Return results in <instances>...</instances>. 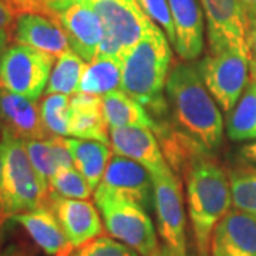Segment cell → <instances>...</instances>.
Segmentation results:
<instances>
[{
    "mask_svg": "<svg viewBox=\"0 0 256 256\" xmlns=\"http://www.w3.org/2000/svg\"><path fill=\"white\" fill-rule=\"evenodd\" d=\"M171 57L168 37L151 20L146 34L121 60V90L144 106L156 124L171 120L164 97Z\"/></svg>",
    "mask_w": 256,
    "mask_h": 256,
    "instance_id": "1",
    "label": "cell"
},
{
    "mask_svg": "<svg viewBox=\"0 0 256 256\" xmlns=\"http://www.w3.org/2000/svg\"><path fill=\"white\" fill-rule=\"evenodd\" d=\"M165 92L175 126L210 151L220 148L224 120L198 67L184 62L174 64L168 73Z\"/></svg>",
    "mask_w": 256,
    "mask_h": 256,
    "instance_id": "2",
    "label": "cell"
},
{
    "mask_svg": "<svg viewBox=\"0 0 256 256\" xmlns=\"http://www.w3.org/2000/svg\"><path fill=\"white\" fill-rule=\"evenodd\" d=\"M198 256H210L215 226L232 205L228 174L210 152L194 161L182 174Z\"/></svg>",
    "mask_w": 256,
    "mask_h": 256,
    "instance_id": "3",
    "label": "cell"
},
{
    "mask_svg": "<svg viewBox=\"0 0 256 256\" xmlns=\"http://www.w3.org/2000/svg\"><path fill=\"white\" fill-rule=\"evenodd\" d=\"M3 210L9 220L13 215L47 206L50 190L30 162L24 142L3 127L0 137Z\"/></svg>",
    "mask_w": 256,
    "mask_h": 256,
    "instance_id": "4",
    "label": "cell"
},
{
    "mask_svg": "<svg viewBox=\"0 0 256 256\" xmlns=\"http://www.w3.org/2000/svg\"><path fill=\"white\" fill-rule=\"evenodd\" d=\"M94 201L111 238L140 256H150L160 246L154 224L142 206L101 188H96Z\"/></svg>",
    "mask_w": 256,
    "mask_h": 256,
    "instance_id": "5",
    "label": "cell"
},
{
    "mask_svg": "<svg viewBox=\"0 0 256 256\" xmlns=\"http://www.w3.org/2000/svg\"><path fill=\"white\" fill-rule=\"evenodd\" d=\"M97 12L104 34L96 58L107 57L122 60L128 50L146 34L151 18L136 2L126 0H84Z\"/></svg>",
    "mask_w": 256,
    "mask_h": 256,
    "instance_id": "6",
    "label": "cell"
},
{
    "mask_svg": "<svg viewBox=\"0 0 256 256\" xmlns=\"http://www.w3.org/2000/svg\"><path fill=\"white\" fill-rule=\"evenodd\" d=\"M30 12L57 20L74 53L87 63L96 58L104 28L100 16L88 3L84 0H30Z\"/></svg>",
    "mask_w": 256,
    "mask_h": 256,
    "instance_id": "7",
    "label": "cell"
},
{
    "mask_svg": "<svg viewBox=\"0 0 256 256\" xmlns=\"http://www.w3.org/2000/svg\"><path fill=\"white\" fill-rule=\"evenodd\" d=\"M56 57L14 43L0 60V88L38 100L46 92Z\"/></svg>",
    "mask_w": 256,
    "mask_h": 256,
    "instance_id": "8",
    "label": "cell"
},
{
    "mask_svg": "<svg viewBox=\"0 0 256 256\" xmlns=\"http://www.w3.org/2000/svg\"><path fill=\"white\" fill-rule=\"evenodd\" d=\"M196 67L212 97L229 114L249 82V56L234 48L210 52Z\"/></svg>",
    "mask_w": 256,
    "mask_h": 256,
    "instance_id": "9",
    "label": "cell"
},
{
    "mask_svg": "<svg viewBox=\"0 0 256 256\" xmlns=\"http://www.w3.org/2000/svg\"><path fill=\"white\" fill-rule=\"evenodd\" d=\"M152 206L156 215L158 234L165 245L180 255L186 256L185 210H184L182 181L171 168L151 175Z\"/></svg>",
    "mask_w": 256,
    "mask_h": 256,
    "instance_id": "10",
    "label": "cell"
},
{
    "mask_svg": "<svg viewBox=\"0 0 256 256\" xmlns=\"http://www.w3.org/2000/svg\"><path fill=\"white\" fill-rule=\"evenodd\" d=\"M208 23L210 53L234 48L249 56L246 30L239 0H201Z\"/></svg>",
    "mask_w": 256,
    "mask_h": 256,
    "instance_id": "11",
    "label": "cell"
},
{
    "mask_svg": "<svg viewBox=\"0 0 256 256\" xmlns=\"http://www.w3.org/2000/svg\"><path fill=\"white\" fill-rule=\"evenodd\" d=\"M47 206L53 210L58 224L74 249L102 236V222L97 205L87 200L64 198L50 192Z\"/></svg>",
    "mask_w": 256,
    "mask_h": 256,
    "instance_id": "12",
    "label": "cell"
},
{
    "mask_svg": "<svg viewBox=\"0 0 256 256\" xmlns=\"http://www.w3.org/2000/svg\"><path fill=\"white\" fill-rule=\"evenodd\" d=\"M97 188L136 202L144 210H150L152 206L154 191L151 174L142 165L126 156L117 154L111 156Z\"/></svg>",
    "mask_w": 256,
    "mask_h": 256,
    "instance_id": "13",
    "label": "cell"
},
{
    "mask_svg": "<svg viewBox=\"0 0 256 256\" xmlns=\"http://www.w3.org/2000/svg\"><path fill=\"white\" fill-rule=\"evenodd\" d=\"M12 37L18 44L33 47L56 58L72 50L68 37L58 22L36 12H23L18 14L13 24Z\"/></svg>",
    "mask_w": 256,
    "mask_h": 256,
    "instance_id": "14",
    "label": "cell"
},
{
    "mask_svg": "<svg viewBox=\"0 0 256 256\" xmlns=\"http://www.w3.org/2000/svg\"><path fill=\"white\" fill-rule=\"evenodd\" d=\"M110 146L117 156H126L141 164L151 175L171 168L158 144V138L148 128H110Z\"/></svg>",
    "mask_w": 256,
    "mask_h": 256,
    "instance_id": "15",
    "label": "cell"
},
{
    "mask_svg": "<svg viewBox=\"0 0 256 256\" xmlns=\"http://www.w3.org/2000/svg\"><path fill=\"white\" fill-rule=\"evenodd\" d=\"M210 256H256V216L229 210L215 226Z\"/></svg>",
    "mask_w": 256,
    "mask_h": 256,
    "instance_id": "16",
    "label": "cell"
},
{
    "mask_svg": "<svg viewBox=\"0 0 256 256\" xmlns=\"http://www.w3.org/2000/svg\"><path fill=\"white\" fill-rule=\"evenodd\" d=\"M175 28L174 48L182 62H194L204 52V16L198 0H168Z\"/></svg>",
    "mask_w": 256,
    "mask_h": 256,
    "instance_id": "17",
    "label": "cell"
},
{
    "mask_svg": "<svg viewBox=\"0 0 256 256\" xmlns=\"http://www.w3.org/2000/svg\"><path fill=\"white\" fill-rule=\"evenodd\" d=\"M28 234L33 242L50 256H70L74 246L64 234L62 225L48 206L18 214L9 218Z\"/></svg>",
    "mask_w": 256,
    "mask_h": 256,
    "instance_id": "18",
    "label": "cell"
},
{
    "mask_svg": "<svg viewBox=\"0 0 256 256\" xmlns=\"http://www.w3.org/2000/svg\"><path fill=\"white\" fill-rule=\"evenodd\" d=\"M3 127L22 140H44L53 134L44 127L36 100L0 88Z\"/></svg>",
    "mask_w": 256,
    "mask_h": 256,
    "instance_id": "19",
    "label": "cell"
},
{
    "mask_svg": "<svg viewBox=\"0 0 256 256\" xmlns=\"http://www.w3.org/2000/svg\"><path fill=\"white\" fill-rule=\"evenodd\" d=\"M102 111V97L74 92L68 107V136L110 146V130Z\"/></svg>",
    "mask_w": 256,
    "mask_h": 256,
    "instance_id": "20",
    "label": "cell"
},
{
    "mask_svg": "<svg viewBox=\"0 0 256 256\" xmlns=\"http://www.w3.org/2000/svg\"><path fill=\"white\" fill-rule=\"evenodd\" d=\"M23 142L30 162L47 186L50 178L58 170L74 166L73 156L67 148L64 137L50 136L44 140H23Z\"/></svg>",
    "mask_w": 256,
    "mask_h": 256,
    "instance_id": "21",
    "label": "cell"
},
{
    "mask_svg": "<svg viewBox=\"0 0 256 256\" xmlns=\"http://www.w3.org/2000/svg\"><path fill=\"white\" fill-rule=\"evenodd\" d=\"M66 144L73 156L74 166L87 180L92 191H96L112 156L110 146L82 138H66Z\"/></svg>",
    "mask_w": 256,
    "mask_h": 256,
    "instance_id": "22",
    "label": "cell"
},
{
    "mask_svg": "<svg viewBox=\"0 0 256 256\" xmlns=\"http://www.w3.org/2000/svg\"><path fill=\"white\" fill-rule=\"evenodd\" d=\"M102 111L108 127H142L158 131V124L144 106L126 92L114 90L102 96Z\"/></svg>",
    "mask_w": 256,
    "mask_h": 256,
    "instance_id": "23",
    "label": "cell"
},
{
    "mask_svg": "<svg viewBox=\"0 0 256 256\" xmlns=\"http://www.w3.org/2000/svg\"><path fill=\"white\" fill-rule=\"evenodd\" d=\"M121 60L100 57L87 64L77 92L102 97L121 87Z\"/></svg>",
    "mask_w": 256,
    "mask_h": 256,
    "instance_id": "24",
    "label": "cell"
},
{
    "mask_svg": "<svg viewBox=\"0 0 256 256\" xmlns=\"http://www.w3.org/2000/svg\"><path fill=\"white\" fill-rule=\"evenodd\" d=\"M226 134L232 141L256 140V82L252 78L228 114Z\"/></svg>",
    "mask_w": 256,
    "mask_h": 256,
    "instance_id": "25",
    "label": "cell"
},
{
    "mask_svg": "<svg viewBox=\"0 0 256 256\" xmlns=\"http://www.w3.org/2000/svg\"><path fill=\"white\" fill-rule=\"evenodd\" d=\"M87 64L88 63L82 60L77 53H74L73 50H68L60 56L50 73V78L46 87V96L48 94L73 96L74 92H77Z\"/></svg>",
    "mask_w": 256,
    "mask_h": 256,
    "instance_id": "26",
    "label": "cell"
},
{
    "mask_svg": "<svg viewBox=\"0 0 256 256\" xmlns=\"http://www.w3.org/2000/svg\"><path fill=\"white\" fill-rule=\"evenodd\" d=\"M232 205L256 216V168H236L229 172Z\"/></svg>",
    "mask_w": 256,
    "mask_h": 256,
    "instance_id": "27",
    "label": "cell"
},
{
    "mask_svg": "<svg viewBox=\"0 0 256 256\" xmlns=\"http://www.w3.org/2000/svg\"><path fill=\"white\" fill-rule=\"evenodd\" d=\"M68 107L70 97L66 94H48L40 104V112L44 127L50 134L68 136Z\"/></svg>",
    "mask_w": 256,
    "mask_h": 256,
    "instance_id": "28",
    "label": "cell"
},
{
    "mask_svg": "<svg viewBox=\"0 0 256 256\" xmlns=\"http://www.w3.org/2000/svg\"><path fill=\"white\" fill-rule=\"evenodd\" d=\"M48 190L53 194L72 200H88L92 192L90 184L76 166L58 170L50 178Z\"/></svg>",
    "mask_w": 256,
    "mask_h": 256,
    "instance_id": "29",
    "label": "cell"
},
{
    "mask_svg": "<svg viewBox=\"0 0 256 256\" xmlns=\"http://www.w3.org/2000/svg\"><path fill=\"white\" fill-rule=\"evenodd\" d=\"M70 256H140L127 245L108 236H98L74 249Z\"/></svg>",
    "mask_w": 256,
    "mask_h": 256,
    "instance_id": "30",
    "label": "cell"
},
{
    "mask_svg": "<svg viewBox=\"0 0 256 256\" xmlns=\"http://www.w3.org/2000/svg\"><path fill=\"white\" fill-rule=\"evenodd\" d=\"M140 8L156 24L164 30L168 40L175 43V28L168 0H137Z\"/></svg>",
    "mask_w": 256,
    "mask_h": 256,
    "instance_id": "31",
    "label": "cell"
},
{
    "mask_svg": "<svg viewBox=\"0 0 256 256\" xmlns=\"http://www.w3.org/2000/svg\"><path fill=\"white\" fill-rule=\"evenodd\" d=\"M18 16V8L16 0H0V32L3 30L10 32Z\"/></svg>",
    "mask_w": 256,
    "mask_h": 256,
    "instance_id": "32",
    "label": "cell"
},
{
    "mask_svg": "<svg viewBox=\"0 0 256 256\" xmlns=\"http://www.w3.org/2000/svg\"><path fill=\"white\" fill-rule=\"evenodd\" d=\"M244 14V23L246 30V38L256 28V0H239Z\"/></svg>",
    "mask_w": 256,
    "mask_h": 256,
    "instance_id": "33",
    "label": "cell"
},
{
    "mask_svg": "<svg viewBox=\"0 0 256 256\" xmlns=\"http://www.w3.org/2000/svg\"><path fill=\"white\" fill-rule=\"evenodd\" d=\"M248 47H249V73H250V78L256 82V28L248 37Z\"/></svg>",
    "mask_w": 256,
    "mask_h": 256,
    "instance_id": "34",
    "label": "cell"
},
{
    "mask_svg": "<svg viewBox=\"0 0 256 256\" xmlns=\"http://www.w3.org/2000/svg\"><path fill=\"white\" fill-rule=\"evenodd\" d=\"M0 256H32V252L28 246L22 244H10L3 249Z\"/></svg>",
    "mask_w": 256,
    "mask_h": 256,
    "instance_id": "35",
    "label": "cell"
},
{
    "mask_svg": "<svg viewBox=\"0 0 256 256\" xmlns=\"http://www.w3.org/2000/svg\"><path fill=\"white\" fill-rule=\"evenodd\" d=\"M239 156L244 160H246L248 162L256 164V141L252 144H246V146H242L239 151Z\"/></svg>",
    "mask_w": 256,
    "mask_h": 256,
    "instance_id": "36",
    "label": "cell"
},
{
    "mask_svg": "<svg viewBox=\"0 0 256 256\" xmlns=\"http://www.w3.org/2000/svg\"><path fill=\"white\" fill-rule=\"evenodd\" d=\"M10 38H12V33H10L9 30L0 32V60H2V57L4 54L6 48L9 47Z\"/></svg>",
    "mask_w": 256,
    "mask_h": 256,
    "instance_id": "37",
    "label": "cell"
},
{
    "mask_svg": "<svg viewBox=\"0 0 256 256\" xmlns=\"http://www.w3.org/2000/svg\"><path fill=\"white\" fill-rule=\"evenodd\" d=\"M150 256H182V255H180L178 252H175L174 249H171V248L168 246V245H161V246H158L151 254Z\"/></svg>",
    "mask_w": 256,
    "mask_h": 256,
    "instance_id": "38",
    "label": "cell"
},
{
    "mask_svg": "<svg viewBox=\"0 0 256 256\" xmlns=\"http://www.w3.org/2000/svg\"><path fill=\"white\" fill-rule=\"evenodd\" d=\"M6 222H8V218L3 210V185H2V162H0V224L6 225Z\"/></svg>",
    "mask_w": 256,
    "mask_h": 256,
    "instance_id": "39",
    "label": "cell"
},
{
    "mask_svg": "<svg viewBox=\"0 0 256 256\" xmlns=\"http://www.w3.org/2000/svg\"><path fill=\"white\" fill-rule=\"evenodd\" d=\"M4 239H6V230H4V225L0 224V254L3 252V245H4Z\"/></svg>",
    "mask_w": 256,
    "mask_h": 256,
    "instance_id": "40",
    "label": "cell"
},
{
    "mask_svg": "<svg viewBox=\"0 0 256 256\" xmlns=\"http://www.w3.org/2000/svg\"><path fill=\"white\" fill-rule=\"evenodd\" d=\"M2 131H3V120H2V107H0V137H2Z\"/></svg>",
    "mask_w": 256,
    "mask_h": 256,
    "instance_id": "41",
    "label": "cell"
},
{
    "mask_svg": "<svg viewBox=\"0 0 256 256\" xmlns=\"http://www.w3.org/2000/svg\"><path fill=\"white\" fill-rule=\"evenodd\" d=\"M126 2H136V0H126Z\"/></svg>",
    "mask_w": 256,
    "mask_h": 256,
    "instance_id": "42",
    "label": "cell"
}]
</instances>
